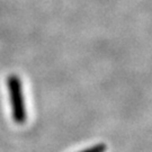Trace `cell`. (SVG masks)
Here are the masks:
<instances>
[{
    "label": "cell",
    "instance_id": "6da1fadb",
    "mask_svg": "<svg viewBox=\"0 0 152 152\" xmlns=\"http://www.w3.org/2000/svg\"><path fill=\"white\" fill-rule=\"evenodd\" d=\"M7 86L9 90L12 118L17 124H24L27 120V113L23 96L22 81L16 75H10L7 79Z\"/></svg>",
    "mask_w": 152,
    "mask_h": 152
},
{
    "label": "cell",
    "instance_id": "7a4b0ae2",
    "mask_svg": "<svg viewBox=\"0 0 152 152\" xmlns=\"http://www.w3.org/2000/svg\"><path fill=\"white\" fill-rule=\"evenodd\" d=\"M106 150H107V147L104 143H99V144L92 145L90 148H87L80 152H106Z\"/></svg>",
    "mask_w": 152,
    "mask_h": 152
}]
</instances>
